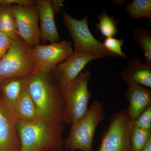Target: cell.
Returning a JSON list of instances; mask_svg holds the SVG:
<instances>
[{
    "mask_svg": "<svg viewBox=\"0 0 151 151\" xmlns=\"http://www.w3.org/2000/svg\"><path fill=\"white\" fill-rule=\"evenodd\" d=\"M28 88L40 119L50 124L63 123L65 103L63 89L51 73L33 72Z\"/></svg>",
    "mask_w": 151,
    "mask_h": 151,
    "instance_id": "1",
    "label": "cell"
},
{
    "mask_svg": "<svg viewBox=\"0 0 151 151\" xmlns=\"http://www.w3.org/2000/svg\"><path fill=\"white\" fill-rule=\"evenodd\" d=\"M21 143L20 151H61L64 147L63 124L41 120L16 122Z\"/></svg>",
    "mask_w": 151,
    "mask_h": 151,
    "instance_id": "2",
    "label": "cell"
},
{
    "mask_svg": "<svg viewBox=\"0 0 151 151\" xmlns=\"http://www.w3.org/2000/svg\"><path fill=\"white\" fill-rule=\"evenodd\" d=\"M105 118L103 103L95 100L82 118L71 125L70 133L64 142L69 151H94L93 140L98 125Z\"/></svg>",
    "mask_w": 151,
    "mask_h": 151,
    "instance_id": "3",
    "label": "cell"
},
{
    "mask_svg": "<svg viewBox=\"0 0 151 151\" xmlns=\"http://www.w3.org/2000/svg\"><path fill=\"white\" fill-rule=\"evenodd\" d=\"M91 76L92 73L89 70L81 72L63 89L65 103L63 123L72 125L87 113L92 97L88 88Z\"/></svg>",
    "mask_w": 151,
    "mask_h": 151,
    "instance_id": "4",
    "label": "cell"
},
{
    "mask_svg": "<svg viewBox=\"0 0 151 151\" xmlns=\"http://www.w3.org/2000/svg\"><path fill=\"white\" fill-rule=\"evenodd\" d=\"M63 17L64 24L72 38L74 52L89 53L100 58L106 56L117 57L108 51L103 43L92 35L88 26L87 16L82 19H76L63 10Z\"/></svg>",
    "mask_w": 151,
    "mask_h": 151,
    "instance_id": "5",
    "label": "cell"
},
{
    "mask_svg": "<svg viewBox=\"0 0 151 151\" xmlns=\"http://www.w3.org/2000/svg\"><path fill=\"white\" fill-rule=\"evenodd\" d=\"M107 129L103 132L97 151H132L131 132L133 123L127 109L113 113Z\"/></svg>",
    "mask_w": 151,
    "mask_h": 151,
    "instance_id": "6",
    "label": "cell"
},
{
    "mask_svg": "<svg viewBox=\"0 0 151 151\" xmlns=\"http://www.w3.org/2000/svg\"><path fill=\"white\" fill-rule=\"evenodd\" d=\"M30 49L19 36L13 41L0 60V81L10 77L28 76L33 72Z\"/></svg>",
    "mask_w": 151,
    "mask_h": 151,
    "instance_id": "7",
    "label": "cell"
},
{
    "mask_svg": "<svg viewBox=\"0 0 151 151\" xmlns=\"http://www.w3.org/2000/svg\"><path fill=\"white\" fill-rule=\"evenodd\" d=\"M73 52L72 44L67 41L52 42L48 45L39 44L30 49L33 72L51 73L58 64L65 61Z\"/></svg>",
    "mask_w": 151,
    "mask_h": 151,
    "instance_id": "8",
    "label": "cell"
},
{
    "mask_svg": "<svg viewBox=\"0 0 151 151\" xmlns=\"http://www.w3.org/2000/svg\"><path fill=\"white\" fill-rule=\"evenodd\" d=\"M19 36L30 48L39 44L40 29L38 12L35 3L27 6H12Z\"/></svg>",
    "mask_w": 151,
    "mask_h": 151,
    "instance_id": "9",
    "label": "cell"
},
{
    "mask_svg": "<svg viewBox=\"0 0 151 151\" xmlns=\"http://www.w3.org/2000/svg\"><path fill=\"white\" fill-rule=\"evenodd\" d=\"M99 57L83 52H73L65 61L58 64L51 73L63 89L76 78L87 64Z\"/></svg>",
    "mask_w": 151,
    "mask_h": 151,
    "instance_id": "10",
    "label": "cell"
},
{
    "mask_svg": "<svg viewBox=\"0 0 151 151\" xmlns=\"http://www.w3.org/2000/svg\"><path fill=\"white\" fill-rule=\"evenodd\" d=\"M20 149L16 121L0 100V151H20Z\"/></svg>",
    "mask_w": 151,
    "mask_h": 151,
    "instance_id": "11",
    "label": "cell"
},
{
    "mask_svg": "<svg viewBox=\"0 0 151 151\" xmlns=\"http://www.w3.org/2000/svg\"><path fill=\"white\" fill-rule=\"evenodd\" d=\"M36 5L40 21V39L44 45L47 42H58L60 36L55 21L51 0H37Z\"/></svg>",
    "mask_w": 151,
    "mask_h": 151,
    "instance_id": "12",
    "label": "cell"
},
{
    "mask_svg": "<svg viewBox=\"0 0 151 151\" xmlns=\"http://www.w3.org/2000/svg\"><path fill=\"white\" fill-rule=\"evenodd\" d=\"M125 95L129 102L127 113L133 123L143 111L151 106V88L137 84L129 85Z\"/></svg>",
    "mask_w": 151,
    "mask_h": 151,
    "instance_id": "13",
    "label": "cell"
},
{
    "mask_svg": "<svg viewBox=\"0 0 151 151\" xmlns=\"http://www.w3.org/2000/svg\"><path fill=\"white\" fill-rule=\"evenodd\" d=\"M120 76L128 86L137 84L151 88V66L143 63L137 57L129 60Z\"/></svg>",
    "mask_w": 151,
    "mask_h": 151,
    "instance_id": "14",
    "label": "cell"
},
{
    "mask_svg": "<svg viewBox=\"0 0 151 151\" xmlns=\"http://www.w3.org/2000/svg\"><path fill=\"white\" fill-rule=\"evenodd\" d=\"M27 76H16L0 81V100L11 113L28 84Z\"/></svg>",
    "mask_w": 151,
    "mask_h": 151,
    "instance_id": "15",
    "label": "cell"
},
{
    "mask_svg": "<svg viewBox=\"0 0 151 151\" xmlns=\"http://www.w3.org/2000/svg\"><path fill=\"white\" fill-rule=\"evenodd\" d=\"M12 115L16 122L40 120L35 104L29 91L28 84L14 106Z\"/></svg>",
    "mask_w": 151,
    "mask_h": 151,
    "instance_id": "16",
    "label": "cell"
},
{
    "mask_svg": "<svg viewBox=\"0 0 151 151\" xmlns=\"http://www.w3.org/2000/svg\"><path fill=\"white\" fill-rule=\"evenodd\" d=\"M12 6L0 4V32L14 40L19 35Z\"/></svg>",
    "mask_w": 151,
    "mask_h": 151,
    "instance_id": "17",
    "label": "cell"
},
{
    "mask_svg": "<svg viewBox=\"0 0 151 151\" xmlns=\"http://www.w3.org/2000/svg\"><path fill=\"white\" fill-rule=\"evenodd\" d=\"M125 11L132 19L146 18L151 22V0H134L127 4Z\"/></svg>",
    "mask_w": 151,
    "mask_h": 151,
    "instance_id": "18",
    "label": "cell"
},
{
    "mask_svg": "<svg viewBox=\"0 0 151 151\" xmlns=\"http://www.w3.org/2000/svg\"><path fill=\"white\" fill-rule=\"evenodd\" d=\"M132 39L140 47L145 56L146 64L151 66V32L143 27L133 29Z\"/></svg>",
    "mask_w": 151,
    "mask_h": 151,
    "instance_id": "19",
    "label": "cell"
},
{
    "mask_svg": "<svg viewBox=\"0 0 151 151\" xmlns=\"http://www.w3.org/2000/svg\"><path fill=\"white\" fill-rule=\"evenodd\" d=\"M99 23L96 24L97 31L102 36L106 38L114 37L118 34L117 26L119 24V20H116L114 17L110 16L106 11H103L98 16Z\"/></svg>",
    "mask_w": 151,
    "mask_h": 151,
    "instance_id": "20",
    "label": "cell"
},
{
    "mask_svg": "<svg viewBox=\"0 0 151 151\" xmlns=\"http://www.w3.org/2000/svg\"><path fill=\"white\" fill-rule=\"evenodd\" d=\"M151 140V130L133 126L131 132L132 151H141Z\"/></svg>",
    "mask_w": 151,
    "mask_h": 151,
    "instance_id": "21",
    "label": "cell"
},
{
    "mask_svg": "<svg viewBox=\"0 0 151 151\" xmlns=\"http://www.w3.org/2000/svg\"><path fill=\"white\" fill-rule=\"evenodd\" d=\"M103 45L108 51L116 55L121 57L123 59L127 58V55L122 51V47L124 46V40L122 39H117L115 37L106 38Z\"/></svg>",
    "mask_w": 151,
    "mask_h": 151,
    "instance_id": "22",
    "label": "cell"
},
{
    "mask_svg": "<svg viewBox=\"0 0 151 151\" xmlns=\"http://www.w3.org/2000/svg\"><path fill=\"white\" fill-rule=\"evenodd\" d=\"M134 127L146 130H151V106L141 113L133 122Z\"/></svg>",
    "mask_w": 151,
    "mask_h": 151,
    "instance_id": "23",
    "label": "cell"
},
{
    "mask_svg": "<svg viewBox=\"0 0 151 151\" xmlns=\"http://www.w3.org/2000/svg\"><path fill=\"white\" fill-rule=\"evenodd\" d=\"M13 41L5 34L0 32V60L9 51Z\"/></svg>",
    "mask_w": 151,
    "mask_h": 151,
    "instance_id": "24",
    "label": "cell"
},
{
    "mask_svg": "<svg viewBox=\"0 0 151 151\" xmlns=\"http://www.w3.org/2000/svg\"><path fill=\"white\" fill-rule=\"evenodd\" d=\"M35 3L33 0H0V4L8 5L27 6Z\"/></svg>",
    "mask_w": 151,
    "mask_h": 151,
    "instance_id": "25",
    "label": "cell"
},
{
    "mask_svg": "<svg viewBox=\"0 0 151 151\" xmlns=\"http://www.w3.org/2000/svg\"><path fill=\"white\" fill-rule=\"evenodd\" d=\"M63 2L64 1L63 0H51L52 6L55 14L60 13Z\"/></svg>",
    "mask_w": 151,
    "mask_h": 151,
    "instance_id": "26",
    "label": "cell"
},
{
    "mask_svg": "<svg viewBox=\"0 0 151 151\" xmlns=\"http://www.w3.org/2000/svg\"><path fill=\"white\" fill-rule=\"evenodd\" d=\"M141 151H151V140Z\"/></svg>",
    "mask_w": 151,
    "mask_h": 151,
    "instance_id": "27",
    "label": "cell"
}]
</instances>
